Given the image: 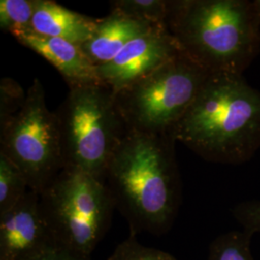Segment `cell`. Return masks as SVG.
I'll return each mask as SVG.
<instances>
[{
  "label": "cell",
  "instance_id": "obj_1",
  "mask_svg": "<svg viewBox=\"0 0 260 260\" xmlns=\"http://www.w3.org/2000/svg\"><path fill=\"white\" fill-rule=\"evenodd\" d=\"M172 133L128 130L105 171L103 183L130 234L163 235L181 204V179Z\"/></svg>",
  "mask_w": 260,
  "mask_h": 260
},
{
  "label": "cell",
  "instance_id": "obj_2",
  "mask_svg": "<svg viewBox=\"0 0 260 260\" xmlns=\"http://www.w3.org/2000/svg\"><path fill=\"white\" fill-rule=\"evenodd\" d=\"M172 135L205 161L246 163L260 149V91L243 75L210 73Z\"/></svg>",
  "mask_w": 260,
  "mask_h": 260
},
{
  "label": "cell",
  "instance_id": "obj_3",
  "mask_svg": "<svg viewBox=\"0 0 260 260\" xmlns=\"http://www.w3.org/2000/svg\"><path fill=\"white\" fill-rule=\"evenodd\" d=\"M166 26L209 72L243 75L260 52V0H170Z\"/></svg>",
  "mask_w": 260,
  "mask_h": 260
},
{
  "label": "cell",
  "instance_id": "obj_4",
  "mask_svg": "<svg viewBox=\"0 0 260 260\" xmlns=\"http://www.w3.org/2000/svg\"><path fill=\"white\" fill-rule=\"evenodd\" d=\"M69 88L55 112L64 167L78 169L103 182L128 128L110 87L93 82Z\"/></svg>",
  "mask_w": 260,
  "mask_h": 260
},
{
  "label": "cell",
  "instance_id": "obj_5",
  "mask_svg": "<svg viewBox=\"0 0 260 260\" xmlns=\"http://www.w3.org/2000/svg\"><path fill=\"white\" fill-rule=\"evenodd\" d=\"M115 205L102 181L64 167L40 194V210L57 244L92 254L110 228Z\"/></svg>",
  "mask_w": 260,
  "mask_h": 260
},
{
  "label": "cell",
  "instance_id": "obj_6",
  "mask_svg": "<svg viewBox=\"0 0 260 260\" xmlns=\"http://www.w3.org/2000/svg\"><path fill=\"white\" fill-rule=\"evenodd\" d=\"M210 73L181 51L149 75L114 91L128 130L172 133Z\"/></svg>",
  "mask_w": 260,
  "mask_h": 260
},
{
  "label": "cell",
  "instance_id": "obj_7",
  "mask_svg": "<svg viewBox=\"0 0 260 260\" xmlns=\"http://www.w3.org/2000/svg\"><path fill=\"white\" fill-rule=\"evenodd\" d=\"M0 153L19 168L41 194L64 168L55 112L47 107L42 82L34 78L21 109L0 124Z\"/></svg>",
  "mask_w": 260,
  "mask_h": 260
},
{
  "label": "cell",
  "instance_id": "obj_8",
  "mask_svg": "<svg viewBox=\"0 0 260 260\" xmlns=\"http://www.w3.org/2000/svg\"><path fill=\"white\" fill-rule=\"evenodd\" d=\"M182 49L166 25H157L132 40L110 62L96 68L101 82L119 91L149 75Z\"/></svg>",
  "mask_w": 260,
  "mask_h": 260
},
{
  "label": "cell",
  "instance_id": "obj_9",
  "mask_svg": "<svg viewBox=\"0 0 260 260\" xmlns=\"http://www.w3.org/2000/svg\"><path fill=\"white\" fill-rule=\"evenodd\" d=\"M57 244L40 210V194H27L0 216V260H29Z\"/></svg>",
  "mask_w": 260,
  "mask_h": 260
},
{
  "label": "cell",
  "instance_id": "obj_10",
  "mask_svg": "<svg viewBox=\"0 0 260 260\" xmlns=\"http://www.w3.org/2000/svg\"><path fill=\"white\" fill-rule=\"evenodd\" d=\"M20 45L30 48L55 68L69 87L101 82L96 67L79 45L60 38L48 37L28 28L12 34Z\"/></svg>",
  "mask_w": 260,
  "mask_h": 260
},
{
  "label": "cell",
  "instance_id": "obj_11",
  "mask_svg": "<svg viewBox=\"0 0 260 260\" xmlns=\"http://www.w3.org/2000/svg\"><path fill=\"white\" fill-rule=\"evenodd\" d=\"M155 26L157 25L111 11L107 17L98 19L93 36L80 45V47L85 55L98 68L110 62L132 40Z\"/></svg>",
  "mask_w": 260,
  "mask_h": 260
},
{
  "label": "cell",
  "instance_id": "obj_12",
  "mask_svg": "<svg viewBox=\"0 0 260 260\" xmlns=\"http://www.w3.org/2000/svg\"><path fill=\"white\" fill-rule=\"evenodd\" d=\"M98 19L67 9L52 0H39L32 28L39 34L82 45L93 36Z\"/></svg>",
  "mask_w": 260,
  "mask_h": 260
},
{
  "label": "cell",
  "instance_id": "obj_13",
  "mask_svg": "<svg viewBox=\"0 0 260 260\" xmlns=\"http://www.w3.org/2000/svg\"><path fill=\"white\" fill-rule=\"evenodd\" d=\"M29 189L21 171L9 158L0 153V216L18 205Z\"/></svg>",
  "mask_w": 260,
  "mask_h": 260
},
{
  "label": "cell",
  "instance_id": "obj_14",
  "mask_svg": "<svg viewBox=\"0 0 260 260\" xmlns=\"http://www.w3.org/2000/svg\"><path fill=\"white\" fill-rule=\"evenodd\" d=\"M111 11L149 23L166 25L170 0H113Z\"/></svg>",
  "mask_w": 260,
  "mask_h": 260
},
{
  "label": "cell",
  "instance_id": "obj_15",
  "mask_svg": "<svg viewBox=\"0 0 260 260\" xmlns=\"http://www.w3.org/2000/svg\"><path fill=\"white\" fill-rule=\"evenodd\" d=\"M251 233L233 231L224 233L210 244L208 260H254L251 252Z\"/></svg>",
  "mask_w": 260,
  "mask_h": 260
},
{
  "label": "cell",
  "instance_id": "obj_16",
  "mask_svg": "<svg viewBox=\"0 0 260 260\" xmlns=\"http://www.w3.org/2000/svg\"><path fill=\"white\" fill-rule=\"evenodd\" d=\"M39 0H1L0 27L14 34L32 28V19L37 9Z\"/></svg>",
  "mask_w": 260,
  "mask_h": 260
},
{
  "label": "cell",
  "instance_id": "obj_17",
  "mask_svg": "<svg viewBox=\"0 0 260 260\" xmlns=\"http://www.w3.org/2000/svg\"><path fill=\"white\" fill-rule=\"evenodd\" d=\"M136 236L129 234V237L118 245L107 260H177L167 251L144 246Z\"/></svg>",
  "mask_w": 260,
  "mask_h": 260
},
{
  "label": "cell",
  "instance_id": "obj_18",
  "mask_svg": "<svg viewBox=\"0 0 260 260\" xmlns=\"http://www.w3.org/2000/svg\"><path fill=\"white\" fill-rule=\"evenodd\" d=\"M26 100V93L21 86L12 78L0 81V124L15 116L21 109Z\"/></svg>",
  "mask_w": 260,
  "mask_h": 260
},
{
  "label": "cell",
  "instance_id": "obj_19",
  "mask_svg": "<svg viewBox=\"0 0 260 260\" xmlns=\"http://www.w3.org/2000/svg\"><path fill=\"white\" fill-rule=\"evenodd\" d=\"M233 214L243 228V231L251 233H260V201H246L233 207Z\"/></svg>",
  "mask_w": 260,
  "mask_h": 260
},
{
  "label": "cell",
  "instance_id": "obj_20",
  "mask_svg": "<svg viewBox=\"0 0 260 260\" xmlns=\"http://www.w3.org/2000/svg\"><path fill=\"white\" fill-rule=\"evenodd\" d=\"M29 260H91V256L54 244Z\"/></svg>",
  "mask_w": 260,
  "mask_h": 260
}]
</instances>
